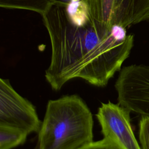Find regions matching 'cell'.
<instances>
[{
	"label": "cell",
	"instance_id": "12",
	"mask_svg": "<svg viewBox=\"0 0 149 149\" xmlns=\"http://www.w3.org/2000/svg\"><path fill=\"white\" fill-rule=\"evenodd\" d=\"M79 149H118L112 143L108 140L104 138L103 139L97 141H92Z\"/></svg>",
	"mask_w": 149,
	"mask_h": 149
},
{
	"label": "cell",
	"instance_id": "1",
	"mask_svg": "<svg viewBox=\"0 0 149 149\" xmlns=\"http://www.w3.org/2000/svg\"><path fill=\"white\" fill-rule=\"evenodd\" d=\"M66 2L58 1L42 16L51 44V59L45 78L58 91L69 80L81 78L105 87L120 71L133 45V35L114 24L110 29L91 21L80 26L68 17Z\"/></svg>",
	"mask_w": 149,
	"mask_h": 149
},
{
	"label": "cell",
	"instance_id": "6",
	"mask_svg": "<svg viewBox=\"0 0 149 149\" xmlns=\"http://www.w3.org/2000/svg\"><path fill=\"white\" fill-rule=\"evenodd\" d=\"M149 19V0H115L112 25L126 29Z\"/></svg>",
	"mask_w": 149,
	"mask_h": 149
},
{
	"label": "cell",
	"instance_id": "4",
	"mask_svg": "<svg viewBox=\"0 0 149 149\" xmlns=\"http://www.w3.org/2000/svg\"><path fill=\"white\" fill-rule=\"evenodd\" d=\"M42 122L34 106L19 95L9 80L0 79V125L14 127L28 134L38 133Z\"/></svg>",
	"mask_w": 149,
	"mask_h": 149
},
{
	"label": "cell",
	"instance_id": "2",
	"mask_svg": "<svg viewBox=\"0 0 149 149\" xmlns=\"http://www.w3.org/2000/svg\"><path fill=\"white\" fill-rule=\"evenodd\" d=\"M93 119L77 95L48 102L38 133L39 149H79L93 141Z\"/></svg>",
	"mask_w": 149,
	"mask_h": 149
},
{
	"label": "cell",
	"instance_id": "7",
	"mask_svg": "<svg viewBox=\"0 0 149 149\" xmlns=\"http://www.w3.org/2000/svg\"><path fill=\"white\" fill-rule=\"evenodd\" d=\"M86 5L91 23L105 29H110L115 0H81Z\"/></svg>",
	"mask_w": 149,
	"mask_h": 149
},
{
	"label": "cell",
	"instance_id": "10",
	"mask_svg": "<svg viewBox=\"0 0 149 149\" xmlns=\"http://www.w3.org/2000/svg\"><path fill=\"white\" fill-rule=\"evenodd\" d=\"M66 9L69 18L76 24L83 26L91 21L88 9L81 0L66 2Z\"/></svg>",
	"mask_w": 149,
	"mask_h": 149
},
{
	"label": "cell",
	"instance_id": "3",
	"mask_svg": "<svg viewBox=\"0 0 149 149\" xmlns=\"http://www.w3.org/2000/svg\"><path fill=\"white\" fill-rule=\"evenodd\" d=\"M115 87L119 105L140 116H149V66L134 64L123 67Z\"/></svg>",
	"mask_w": 149,
	"mask_h": 149
},
{
	"label": "cell",
	"instance_id": "11",
	"mask_svg": "<svg viewBox=\"0 0 149 149\" xmlns=\"http://www.w3.org/2000/svg\"><path fill=\"white\" fill-rule=\"evenodd\" d=\"M139 139L141 149H149V116H141L139 125Z\"/></svg>",
	"mask_w": 149,
	"mask_h": 149
},
{
	"label": "cell",
	"instance_id": "5",
	"mask_svg": "<svg viewBox=\"0 0 149 149\" xmlns=\"http://www.w3.org/2000/svg\"><path fill=\"white\" fill-rule=\"evenodd\" d=\"M130 112L119 104L108 101L101 104L96 114L104 138L118 149H141L132 127Z\"/></svg>",
	"mask_w": 149,
	"mask_h": 149
},
{
	"label": "cell",
	"instance_id": "8",
	"mask_svg": "<svg viewBox=\"0 0 149 149\" xmlns=\"http://www.w3.org/2000/svg\"><path fill=\"white\" fill-rule=\"evenodd\" d=\"M57 0H0V6L6 9L33 11L41 16L48 12Z\"/></svg>",
	"mask_w": 149,
	"mask_h": 149
},
{
	"label": "cell",
	"instance_id": "13",
	"mask_svg": "<svg viewBox=\"0 0 149 149\" xmlns=\"http://www.w3.org/2000/svg\"><path fill=\"white\" fill-rule=\"evenodd\" d=\"M70 1H71V0H70Z\"/></svg>",
	"mask_w": 149,
	"mask_h": 149
},
{
	"label": "cell",
	"instance_id": "9",
	"mask_svg": "<svg viewBox=\"0 0 149 149\" xmlns=\"http://www.w3.org/2000/svg\"><path fill=\"white\" fill-rule=\"evenodd\" d=\"M28 134L19 129L0 125V149H12L23 144Z\"/></svg>",
	"mask_w": 149,
	"mask_h": 149
}]
</instances>
